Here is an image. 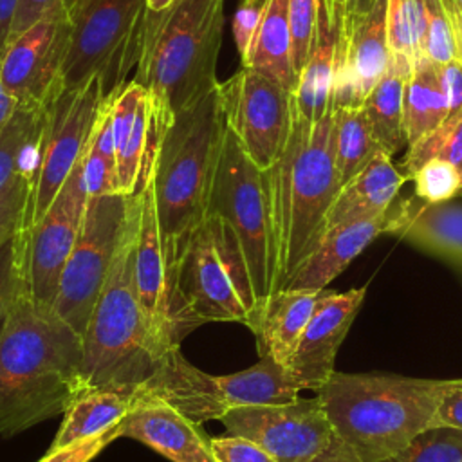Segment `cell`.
Instances as JSON below:
<instances>
[{
    "label": "cell",
    "instance_id": "8",
    "mask_svg": "<svg viewBox=\"0 0 462 462\" xmlns=\"http://www.w3.org/2000/svg\"><path fill=\"white\" fill-rule=\"evenodd\" d=\"M300 392L289 370L267 356L245 370L211 375L191 365L177 345L159 357L152 375L134 395L166 402L195 424H202L220 420L242 406L294 402Z\"/></svg>",
    "mask_w": 462,
    "mask_h": 462
},
{
    "label": "cell",
    "instance_id": "28",
    "mask_svg": "<svg viewBox=\"0 0 462 462\" xmlns=\"http://www.w3.org/2000/svg\"><path fill=\"white\" fill-rule=\"evenodd\" d=\"M242 67L254 69L278 81L287 90L296 88L292 67V36L289 25V0H271L254 32Z\"/></svg>",
    "mask_w": 462,
    "mask_h": 462
},
{
    "label": "cell",
    "instance_id": "31",
    "mask_svg": "<svg viewBox=\"0 0 462 462\" xmlns=\"http://www.w3.org/2000/svg\"><path fill=\"white\" fill-rule=\"evenodd\" d=\"M381 150L363 106L334 108V152L339 186H345Z\"/></svg>",
    "mask_w": 462,
    "mask_h": 462
},
{
    "label": "cell",
    "instance_id": "26",
    "mask_svg": "<svg viewBox=\"0 0 462 462\" xmlns=\"http://www.w3.org/2000/svg\"><path fill=\"white\" fill-rule=\"evenodd\" d=\"M413 63L408 58L390 54L386 72L363 101L372 134L384 153L393 157L406 146L402 125L404 87Z\"/></svg>",
    "mask_w": 462,
    "mask_h": 462
},
{
    "label": "cell",
    "instance_id": "29",
    "mask_svg": "<svg viewBox=\"0 0 462 462\" xmlns=\"http://www.w3.org/2000/svg\"><path fill=\"white\" fill-rule=\"evenodd\" d=\"M49 108L16 106L0 132V189L20 171L36 170Z\"/></svg>",
    "mask_w": 462,
    "mask_h": 462
},
{
    "label": "cell",
    "instance_id": "13",
    "mask_svg": "<svg viewBox=\"0 0 462 462\" xmlns=\"http://www.w3.org/2000/svg\"><path fill=\"white\" fill-rule=\"evenodd\" d=\"M87 202L81 157L43 217L31 227L16 231L25 289L29 298L45 310H52L60 276L79 235Z\"/></svg>",
    "mask_w": 462,
    "mask_h": 462
},
{
    "label": "cell",
    "instance_id": "48",
    "mask_svg": "<svg viewBox=\"0 0 462 462\" xmlns=\"http://www.w3.org/2000/svg\"><path fill=\"white\" fill-rule=\"evenodd\" d=\"M446 14L451 20L453 36H455V47H457V60L462 61V4L458 0H440Z\"/></svg>",
    "mask_w": 462,
    "mask_h": 462
},
{
    "label": "cell",
    "instance_id": "36",
    "mask_svg": "<svg viewBox=\"0 0 462 462\" xmlns=\"http://www.w3.org/2000/svg\"><path fill=\"white\" fill-rule=\"evenodd\" d=\"M410 180H413L415 197L428 204L448 202L462 193L460 170L444 159L426 161Z\"/></svg>",
    "mask_w": 462,
    "mask_h": 462
},
{
    "label": "cell",
    "instance_id": "9",
    "mask_svg": "<svg viewBox=\"0 0 462 462\" xmlns=\"http://www.w3.org/2000/svg\"><path fill=\"white\" fill-rule=\"evenodd\" d=\"M208 213L220 217L235 229L247 262L260 316L276 292V258L265 173L245 153L227 125L209 191Z\"/></svg>",
    "mask_w": 462,
    "mask_h": 462
},
{
    "label": "cell",
    "instance_id": "7",
    "mask_svg": "<svg viewBox=\"0 0 462 462\" xmlns=\"http://www.w3.org/2000/svg\"><path fill=\"white\" fill-rule=\"evenodd\" d=\"M180 337L209 321H236L253 330L258 305L235 229L206 215L189 233L173 273Z\"/></svg>",
    "mask_w": 462,
    "mask_h": 462
},
{
    "label": "cell",
    "instance_id": "4",
    "mask_svg": "<svg viewBox=\"0 0 462 462\" xmlns=\"http://www.w3.org/2000/svg\"><path fill=\"white\" fill-rule=\"evenodd\" d=\"M455 379L395 374H339L316 392L334 435L365 462H383L431 426L442 395Z\"/></svg>",
    "mask_w": 462,
    "mask_h": 462
},
{
    "label": "cell",
    "instance_id": "32",
    "mask_svg": "<svg viewBox=\"0 0 462 462\" xmlns=\"http://www.w3.org/2000/svg\"><path fill=\"white\" fill-rule=\"evenodd\" d=\"M85 184L88 197L119 193L117 159L110 123V97L101 105L96 126L83 155Z\"/></svg>",
    "mask_w": 462,
    "mask_h": 462
},
{
    "label": "cell",
    "instance_id": "39",
    "mask_svg": "<svg viewBox=\"0 0 462 462\" xmlns=\"http://www.w3.org/2000/svg\"><path fill=\"white\" fill-rule=\"evenodd\" d=\"M23 289L20 242L14 233L0 245V330Z\"/></svg>",
    "mask_w": 462,
    "mask_h": 462
},
{
    "label": "cell",
    "instance_id": "22",
    "mask_svg": "<svg viewBox=\"0 0 462 462\" xmlns=\"http://www.w3.org/2000/svg\"><path fill=\"white\" fill-rule=\"evenodd\" d=\"M392 224L393 208L390 206L374 218L328 229L316 249L285 282L282 291H323L379 235L390 233Z\"/></svg>",
    "mask_w": 462,
    "mask_h": 462
},
{
    "label": "cell",
    "instance_id": "20",
    "mask_svg": "<svg viewBox=\"0 0 462 462\" xmlns=\"http://www.w3.org/2000/svg\"><path fill=\"white\" fill-rule=\"evenodd\" d=\"M199 426L166 402L134 395V406L119 424V437L139 440L171 462H217Z\"/></svg>",
    "mask_w": 462,
    "mask_h": 462
},
{
    "label": "cell",
    "instance_id": "1",
    "mask_svg": "<svg viewBox=\"0 0 462 462\" xmlns=\"http://www.w3.org/2000/svg\"><path fill=\"white\" fill-rule=\"evenodd\" d=\"M87 392L83 341L23 289L0 330V435L13 437L51 417Z\"/></svg>",
    "mask_w": 462,
    "mask_h": 462
},
{
    "label": "cell",
    "instance_id": "42",
    "mask_svg": "<svg viewBox=\"0 0 462 462\" xmlns=\"http://www.w3.org/2000/svg\"><path fill=\"white\" fill-rule=\"evenodd\" d=\"M209 442L217 462H276L258 444L238 435L213 437Z\"/></svg>",
    "mask_w": 462,
    "mask_h": 462
},
{
    "label": "cell",
    "instance_id": "43",
    "mask_svg": "<svg viewBox=\"0 0 462 462\" xmlns=\"http://www.w3.org/2000/svg\"><path fill=\"white\" fill-rule=\"evenodd\" d=\"M116 439H119V426L99 435V437L79 442L76 446H69V448H61V449H49L38 462H90Z\"/></svg>",
    "mask_w": 462,
    "mask_h": 462
},
{
    "label": "cell",
    "instance_id": "52",
    "mask_svg": "<svg viewBox=\"0 0 462 462\" xmlns=\"http://www.w3.org/2000/svg\"><path fill=\"white\" fill-rule=\"evenodd\" d=\"M458 2H460V4H462V0H458Z\"/></svg>",
    "mask_w": 462,
    "mask_h": 462
},
{
    "label": "cell",
    "instance_id": "47",
    "mask_svg": "<svg viewBox=\"0 0 462 462\" xmlns=\"http://www.w3.org/2000/svg\"><path fill=\"white\" fill-rule=\"evenodd\" d=\"M309 462H365L350 446L339 440L336 435L330 444Z\"/></svg>",
    "mask_w": 462,
    "mask_h": 462
},
{
    "label": "cell",
    "instance_id": "5",
    "mask_svg": "<svg viewBox=\"0 0 462 462\" xmlns=\"http://www.w3.org/2000/svg\"><path fill=\"white\" fill-rule=\"evenodd\" d=\"M224 132L215 87L182 108L157 141L146 182L173 273L189 233L206 217Z\"/></svg>",
    "mask_w": 462,
    "mask_h": 462
},
{
    "label": "cell",
    "instance_id": "45",
    "mask_svg": "<svg viewBox=\"0 0 462 462\" xmlns=\"http://www.w3.org/2000/svg\"><path fill=\"white\" fill-rule=\"evenodd\" d=\"M67 0H20L18 9L11 25V32L7 38V43L16 38L20 32H23L29 25H32L36 20L51 13L52 9L65 5Z\"/></svg>",
    "mask_w": 462,
    "mask_h": 462
},
{
    "label": "cell",
    "instance_id": "44",
    "mask_svg": "<svg viewBox=\"0 0 462 462\" xmlns=\"http://www.w3.org/2000/svg\"><path fill=\"white\" fill-rule=\"evenodd\" d=\"M437 76L448 108L446 119L462 114V61L455 58L437 65Z\"/></svg>",
    "mask_w": 462,
    "mask_h": 462
},
{
    "label": "cell",
    "instance_id": "24",
    "mask_svg": "<svg viewBox=\"0 0 462 462\" xmlns=\"http://www.w3.org/2000/svg\"><path fill=\"white\" fill-rule=\"evenodd\" d=\"M390 233L462 269V206L404 200L393 208Z\"/></svg>",
    "mask_w": 462,
    "mask_h": 462
},
{
    "label": "cell",
    "instance_id": "34",
    "mask_svg": "<svg viewBox=\"0 0 462 462\" xmlns=\"http://www.w3.org/2000/svg\"><path fill=\"white\" fill-rule=\"evenodd\" d=\"M430 159L455 164L462 175V114L444 119L435 130L408 146L402 159V175L410 177Z\"/></svg>",
    "mask_w": 462,
    "mask_h": 462
},
{
    "label": "cell",
    "instance_id": "23",
    "mask_svg": "<svg viewBox=\"0 0 462 462\" xmlns=\"http://www.w3.org/2000/svg\"><path fill=\"white\" fill-rule=\"evenodd\" d=\"M406 180L402 171L392 162V157L379 150L359 173L341 186L328 211L325 233L332 227L384 213Z\"/></svg>",
    "mask_w": 462,
    "mask_h": 462
},
{
    "label": "cell",
    "instance_id": "37",
    "mask_svg": "<svg viewBox=\"0 0 462 462\" xmlns=\"http://www.w3.org/2000/svg\"><path fill=\"white\" fill-rule=\"evenodd\" d=\"M426 9V31H424V51L422 58L442 65L457 58L455 36L451 20L440 0H424Z\"/></svg>",
    "mask_w": 462,
    "mask_h": 462
},
{
    "label": "cell",
    "instance_id": "3",
    "mask_svg": "<svg viewBox=\"0 0 462 462\" xmlns=\"http://www.w3.org/2000/svg\"><path fill=\"white\" fill-rule=\"evenodd\" d=\"M226 0H177L146 16L135 81L152 101L155 141L173 117L217 87Z\"/></svg>",
    "mask_w": 462,
    "mask_h": 462
},
{
    "label": "cell",
    "instance_id": "17",
    "mask_svg": "<svg viewBox=\"0 0 462 462\" xmlns=\"http://www.w3.org/2000/svg\"><path fill=\"white\" fill-rule=\"evenodd\" d=\"M141 199L139 227L135 240L134 274L139 301L152 337L161 356L180 343V332L177 323V300H175V280L173 269L168 262L152 189L148 182L137 191Z\"/></svg>",
    "mask_w": 462,
    "mask_h": 462
},
{
    "label": "cell",
    "instance_id": "14",
    "mask_svg": "<svg viewBox=\"0 0 462 462\" xmlns=\"http://www.w3.org/2000/svg\"><path fill=\"white\" fill-rule=\"evenodd\" d=\"M226 125L260 170L280 157L292 125V92L269 76L242 67L217 85Z\"/></svg>",
    "mask_w": 462,
    "mask_h": 462
},
{
    "label": "cell",
    "instance_id": "16",
    "mask_svg": "<svg viewBox=\"0 0 462 462\" xmlns=\"http://www.w3.org/2000/svg\"><path fill=\"white\" fill-rule=\"evenodd\" d=\"M220 422L227 433L258 444L276 462H309L334 439L318 395L287 404L235 408Z\"/></svg>",
    "mask_w": 462,
    "mask_h": 462
},
{
    "label": "cell",
    "instance_id": "25",
    "mask_svg": "<svg viewBox=\"0 0 462 462\" xmlns=\"http://www.w3.org/2000/svg\"><path fill=\"white\" fill-rule=\"evenodd\" d=\"M323 291L283 289L269 298L253 328L260 357L267 356L287 368Z\"/></svg>",
    "mask_w": 462,
    "mask_h": 462
},
{
    "label": "cell",
    "instance_id": "11",
    "mask_svg": "<svg viewBox=\"0 0 462 462\" xmlns=\"http://www.w3.org/2000/svg\"><path fill=\"white\" fill-rule=\"evenodd\" d=\"M132 195L88 197L83 224L61 271L52 312L83 336L116 256Z\"/></svg>",
    "mask_w": 462,
    "mask_h": 462
},
{
    "label": "cell",
    "instance_id": "27",
    "mask_svg": "<svg viewBox=\"0 0 462 462\" xmlns=\"http://www.w3.org/2000/svg\"><path fill=\"white\" fill-rule=\"evenodd\" d=\"M134 406V395L116 390H87L63 411V420L49 449L76 446L121 424Z\"/></svg>",
    "mask_w": 462,
    "mask_h": 462
},
{
    "label": "cell",
    "instance_id": "40",
    "mask_svg": "<svg viewBox=\"0 0 462 462\" xmlns=\"http://www.w3.org/2000/svg\"><path fill=\"white\" fill-rule=\"evenodd\" d=\"M316 22V0H289V25L292 36V67L296 78L305 67Z\"/></svg>",
    "mask_w": 462,
    "mask_h": 462
},
{
    "label": "cell",
    "instance_id": "10",
    "mask_svg": "<svg viewBox=\"0 0 462 462\" xmlns=\"http://www.w3.org/2000/svg\"><path fill=\"white\" fill-rule=\"evenodd\" d=\"M67 9L72 31L63 88H79L99 76L106 99L137 67L148 16L146 0H67Z\"/></svg>",
    "mask_w": 462,
    "mask_h": 462
},
{
    "label": "cell",
    "instance_id": "18",
    "mask_svg": "<svg viewBox=\"0 0 462 462\" xmlns=\"http://www.w3.org/2000/svg\"><path fill=\"white\" fill-rule=\"evenodd\" d=\"M368 283L346 292L323 291L287 365L301 390L318 392L336 372L334 361L365 300Z\"/></svg>",
    "mask_w": 462,
    "mask_h": 462
},
{
    "label": "cell",
    "instance_id": "6",
    "mask_svg": "<svg viewBox=\"0 0 462 462\" xmlns=\"http://www.w3.org/2000/svg\"><path fill=\"white\" fill-rule=\"evenodd\" d=\"M139 211L141 199L134 193L114 262L81 336L85 390H116L134 395L161 357L134 274Z\"/></svg>",
    "mask_w": 462,
    "mask_h": 462
},
{
    "label": "cell",
    "instance_id": "41",
    "mask_svg": "<svg viewBox=\"0 0 462 462\" xmlns=\"http://www.w3.org/2000/svg\"><path fill=\"white\" fill-rule=\"evenodd\" d=\"M271 0H242L233 16V40L240 60L247 56L254 32L269 7Z\"/></svg>",
    "mask_w": 462,
    "mask_h": 462
},
{
    "label": "cell",
    "instance_id": "33",
    "mask_svg": "<svg viewBox=\"0 0 462 462\" xmlns=\"http://www.w3.org/2000/svg\"><path fill=\"white\" fill-rule=\"evenodd\" d=\"M424 31V0H388L386 34L390 54L408 58L415 65L422 60Z\"/></svg>",
    "mask_w": 462,
    "mask_h": 462
},
{
    "label": "cell",
    "instance_id": "50",
    "mask_svg": "<svg viewBox=\"0 0 462 462\" xmlns=\"http://www.w3.org/2000/svg\"><path fill=\"white\" fill-rule=\"evenodd\" d=\"M16 101L13 99V96L4 88L2 81H0V132L4 130V126L9 123L11 116L16 110Z\"/></svg>",
    "mask_w": 462,
    "mask_h": 462
},
{
    "label": "cell",
    "instance_id": "21",
    "mask_svg": "<svg viewBox=\"0 0 462 462\" xmlns=\"http://www.w3.org/2000/svg\"><path fill=\"white\" fill-rule=\"evenodd\" d=\"M343 22V0H316V22L309 56L292 92L294 114L309 123L321 119L330 108Z\"/></svg>",
    "mask_w": 462,
    "mask_h": 462
},
{
    "label": "cell",
    "instance_id": "2",
    "mask_svg": "<svg viewBox=\"0 0 462 462\" xmlns=\"http://www.w3.org/2000/svg\"><path fill=\"white\" fill-rule=\"evenodd\" d=\"M276 258V292L316 249L341 189L334 152V108L309 123L292 110L287 143L263 170Z\"/></svg>",
    "mask_w": 462,
    "mask_h": 462
},
{
    "label": "cell",
    "instance_id": "35",
    "mask_svg": "<svg viewBox=\"0 0 462 462\" xmlns=\"http://www.w3.org/2000/svg\"><path fill=\"white\" fill-rule=\"evenodd\" d=\"M383 462H462V430L430 426Z\"/></svg>",
    "mask_w": 462,
    "mask_h": 462
},
{
    "label": "cell",
    "instance_id": "46",
    "mask_svg": "<svg viewBox=\"0 0 462 462\" xmlns=\"http://www.w3.org/2000/svg\"><path fill=\"white\" fill-rule=\"evenodd\" d=\"M431 426H451L462 430V379H455L451 388L442 395Z\"/></svg>",
    "mask_w": 462,
    "mask_h": 462
},
{
    "label": "cell",
    "instance_id": "30",
    "mask_svg": "<svg viewBox=\"0 0 462 462\" xmlns=\"http://www.w3.org/2000/svg\"><path fill=\"white\" fill-rule=\"evenodd\" d=\"M448 116L446 101L439 85L437 65L428 60H419L404 87L402 125L406 146L428 135Z\"/></svg>",
    "mask_w": 462,
    "mask_h": 462
},
{
    "label": "cell",
    "instance_id": "38",
    "mask_svg": "<svg viewBox=\"0 0 462 462\" xmlns=\"http://www.w3.org/2000/svg\"><path fill=\"white\" fill-rule=\"evenodd\" d=\"M36 170H20L0 189V245L20 227L31 199Z\"/></svg>",
    "mask_w": 462,
    "mask_h": 462
},
{
    "label": "cell",
    "instance_id": "12",
    "mask_svg": "<svg viewBox=\"0 0 462 462\" xmlns=\"http://www.w3.org/2000/svg\"><path fill=\"white\" fill-rule=\"evenodd\" d=\"M103 101L101 78L94 76L79 88H63L49 106L40 162L20 229L31 227L43 217L83 157Z\"/></svg>",
    "mask_w": 462,
    "mask_h": 462
},
{
    "label": "cell",
    "instance_id": "49",
    "mask_svg": "<svg viewBox=\"0 0 462 462\" xmlns=\"http://www.w3.org/2000/svg\"><path fill=\"white\" fill-rule=\"evenodd\" d=\"M20 0H0V56L7 45L11 25Z\"/></svg>",
    "mask_w": 462,
    "mask_h": 462
},
{
    "label": "cell",
    "instance_id": "51",
    "mask_svg": "<svg viewBox=\"0 0 462 462\" xmlns=\"http://www.w3.org/2000/svg\"><path fill=\"white\" fill-rule=\"evenodd\" d=\"M177 0H146V7L150 13H164L170 9Z\"/></svg>",
    "mask_w": 462,
    "mask_h": 462
},
{
    "label": "cell",
    "instance_id": "19",
    "mask_svg": "<svg viewBox=\"0 0 462 462\" xmlns=\"http://www.w3.org/2000/svg\"><path fill=\"white\" fill-rule=\"evenodd\" d=\"M110 123L119 193L134 195L148 180L157 146L150 94L141 83L130 79L110 96Z\"/></svg>",
    "mask_w": 462,
    "mask_h": 462
},
{
    "label": "cell",
    "instance_id": "15",
    "mask_svg": "<svg viewBox=\"0 0 462 462\" xmlns=\"http://www.w3.org/2000/svg\"><path fill=\"white\" fill-rule=\"evenodd\" d=\"M70 31L65 4L36 20L5 45L0 56V81L16 105L49 108L63 90Z\"/></svg>",
    "mask_w": 462,
    "mask_h": 462
}]
</instances>
